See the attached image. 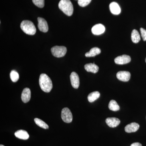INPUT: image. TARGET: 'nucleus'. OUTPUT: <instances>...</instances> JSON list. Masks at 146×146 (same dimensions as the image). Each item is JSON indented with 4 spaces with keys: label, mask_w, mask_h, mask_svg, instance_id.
<instances>
[{
    "label": "nucleus",
    "mask_w": 146,
    "mask_h": 146,
    "mask_svg": "<svg viewBox=\"0 0 146 146\" xmlns=\"http://www.w3.org/2000/svg\"><path fill=\"white\" fill-rule=\"evenodd\" d=\"M39 84L42 91L46 93H49L52 89V82L48 76L46 74H42L40 75Z\"/></svg>",
    "instance_id": "obj_1"
},
{
    "label": "nucleus",
    "mask_w": 146,
    "mask_h": 146,
    "mask_svg": "<svg viewBox=\"0 0 146 146\" xmlns=\"http://www.w3.org/2000/svg\"><path fill=\"white\" fill-rule=\"evenodd\" d=\"M58 7L67 16H70L72 15L74 7L70 0H60L58 3Z\"/></svg>",
    "instance_id": "obj_2"
},
{
    "label": "nucleus",
    "mask_w": 146,
    "mask_h": 146,
    "mask_svg": "<svg viewBox=\"0 0 146 146\" xmlns=\"http://www.w3.org/2000/svg\"><path fill=\"white\" fill-rule=\"evenodd\" d=\"M21 28L24 32L29 35H34L36 33V28L31 21L27 20L22 21Z\"/></svg>",
    "instance_id": "obj_3"
},
{
    "label": "nucleus",
    "mask_w": 146,
    "mask_h": 146,
    "mask_svg": "<svg viewBox=\"0 0 146 146\" xmlns=\"http://www.w3.org/2000/svg\"><path fill=\"white\" fill-rule=\"evenodd\" d=\"M52 53L55 57H62L67 52V48L63 46H55L51 49Z\"/></svg>",
    "instance_id": "obj_4"
},
{
    "label": "nucleus",
    "mask_w": 146,
    "mask_h": 146,
    "mask_svg": "<svg viewBox=\"0 0 146 146\" xmlns=\"http://www.w3.org/2000/svg\"><path fill=\"white\" fill-rule=\"evenodd\" d=\"M61 118L63 121L66 123L72 122L73 120V115L70 110L68 108L62 109L61 114Z\"/></svg>",
    "instance_id": "obj_5"
},
{
    "label": "nucleus",
    "mask_w": 146,
    "mask_h": 146,
    "mask_svg": "<svg viewBox=\"0 0 146 146\" xmlns=\"http://www.w3.org/2000/svg\"><path fill=\"white\" fill-rule=\"evenodd\" d=\"M131 60L130 56L127 55H123L116 57L115 59V62L118 65H124L129 63Z\"/></svg>",
    "instance_id": "obj_6"
},
{
    "label": "nucleus",
    "mask_w": 146,
    "mask_h": 146,
    "mask_svg": "<svg viewBox=\"0 0 146 146\" xmlns=\"http://www.w3.org/2000/svg\"><path fill=\"white\" fill-rule=\"evenodd\" d=\"M38 21V27L39 30L43 32H47L48 31V23L44 18L39 17L37 18Z\"/></svg>",
    "instance_id": "obj_7"
},
{
    "label": "nucleus",
    "mask_w": 146,
    "mask_h": 146,
    "mask_svg": "<svg viewBox=\"0 0 146 146\" xmlns=\"http://www.w3.org/2000/svg\"><path fill=\"white\" fill-rule=\"evenodd\" d=\"M130 73L127 71H120L117 74V77L120 81L127 82L130 79Z\"/></svg>",
    "instance_id": "obj_8"
},
{
    "label": "nucleus",
    "mask_w": 146,
    "mask_h": 146,
    "mask_svg": "<svg viewBox=\"0 0 146 146\" xmlns=\"http://www.w3.org/2000/svg\"><path fill=\"white\" fill-rule=\"evenodd\" d=\"M70 78L71 84L73 88L78 89L80 85L79 77L78 74L75 72H73L71 73Z\"/></svg>",
    "instance_id": "obj_9"
},
{
    "label": "nucleus",
    "mask_w": 146,
    "mask_h": 146,
    "mask_svg": "<svg viewBox=\"0 0 146 146\" xmlns=\"http://www.w3.org/2000/svg\"><path fill=\"white\" fill-rule=\"evenodd\" d=\"M91 31L93 34L95 35H100L105 31V27L102 24H97L92 27Z\"/></svg>",
    "instance_id": "obj_10"
},
{
    "label": "nucleus",
    "mask_w": 146,
    "mask_h": 146,
    "mask_svg": "<svg viewBox=\"0 0 146 146\" xmlns=\"http://www.w3.org/2000/svg\"><path fill=\"white\" fill-rule=\"evenodd\" d=\"M140 127V125L137 123L133 122L127 125L125 127V130L127 133H130L136 132Z\"/></svg>",
    "instance_id": "obj_11"
},
{
    "label": "nucleus",
    "mask_w": 146,
    "mask_h": 146,
    "mask_svg": "<svg viewBox=\"0 0 146 146\" xmlns=\"http://www.w3.org/2000/svg\"><path fill=\"white\" fill-rule=\"evenodd\" d=\"M120 120L119 119L115 117L108 118L106 120V122L108 126L110 127H117L119 125Z\"/></svg>",
    "instance_id": "obj_12"
},
{
    "label": "nucleus",
    "mask_w": 146,
    "mask_h": 146,
    "mask_svg": "<svg viewBox=\"0 0 146 146\" xmlns=\"http://www.w3.org/2000/svg\"><path fill=\"white\" fill-rule=\"evenodd\" d=\"M31 98V91L28 88L24 89L21 95V99L24 103L28 102L29 101Z\"/></svg>",
    "instance_id": "obj_13"
},
{
    "label": "nucleus",
    "mask_w": 146,
    "mask_h": 146,
    "mask_svg": "<svg viewBox=\"0 0 146 146\" xmlns=\"http://www.w3.org/2000/svg\"><path fill=\"white\" fill-rule=\"evenodd\" d=\"M109 7L111 13L114 15H119L121 13V8L117 3L115 2L111 3L110 4Z\"/></svg>",
    "instance_id": "obj_14"
},
{
    "label": "nucleus",
    "mask_w": 146,
    "mask_h": 146,
    "mask_svg": "<svg viewBox=\"0 0 146 146\" xmlns=\"http://www.w3.org/2000/svg\"><path fill=\"white\" fill-rule=\"evenodd\" d=\"M15 136L17 138L22 140H26L28 139L29 135L27 131L24 130H19L15 133Z\"/></svg>",
    "instance_id": "obj_15"
},
{
    "label": "nucleus",
    "mask_w": 146,
    "mask_h": 146,
    "mask_svg": "<svg viewBox=\"0 0 146 146\" xmlns=\"http://www.w3.org/2000/svg\"><path fill=\"white\" fill-rule=\"evenodd\" d=\"M84 68L87 72L96 74L98 72L99 70L98 66L95 63H88L84 65Z\"/></svg>",
    "instance_id": "obj_16"
},
{
    "label": "nucleus",
    "mask_w": 146,
    "mask_h": 146,
    "mask_svg": "<svg viewBox=\"0 0 146 146\" xmlns=\"http://www.w3.org/2000/svg\"><path fill=\"white\" fill-rule=\"evenodd\" d=\"M100 53L101 50L99 48L94 47L91 48L89 52L85 54V56L87 57H94L97 55L100 54Z\"/></svg>",
    "instance_id": "obj_17"
},
{
    "label": "nucleus",
    "mask_w": 146,
    "mask_h": 146,
    "mask_svg": "<svg viewBox=\"0 0 146 146\" xmlns=\"http://www.w3.org/2000/svg\"><path fill=\"white\" fill-rule=\"evenodd\" d=\"M131 39L134 43H138L141 40L140 34L136 29L133 30L131 32Z\"/></svg>",
    "instance_id": "obj_18"
},
{
    "label": "nucleus",
    "mask_w": 146,
    "mask_h": 146,
    "mask_svg": "<svg viewBox=\"0 0 146 146\" xmlns=\"http://www.w3.org/2000/svg\"><path fill=\"white\" fill-rule=\"evenodd\" d=\"M100 94L98 91H94L89 94L88 100L90 102H93L100 98Z\"/></svg>",
    "instance_id": "obj_19"
},
{
    "label": "nucleus",
    "mask_w": 146,
    "mask_h": 146,
    "mask_svg": "<svg viewBox=\"0 0 146 146\" xmlns=\"http://www.w3.org/2000/svg\"><path fill=\"white\" fill-rule=\"evenodd\" d=\"M108 108L109 109L113 111H117L120 110V107L118 105L116 101L114 100H111L110 102L109 105H108Z\"/></svg>",
    "instance_id": "obj_20"
},
{
    "label": "nucleus",
    "mask_w": 146,
    "mask_h": 146,
    "mask_svg": "<svg viewBox=\"0 0 146 146\" xmlns=\"http://www.w3.org/2000/svg\"><path fill=\"white\" fill-rule=\"evenodd\" d=\"M34 121L35 123L40 127L43 128L44 129H48L49 128L48 125L44 121L40 119H38V118H35L34 119Z\"/></svg>",
    "instance_id": "obj_21"
},
{
    "label": "nucleus",
    "mask_w": 146,
    "mask_h": 146,
    "mask_svg": "<svg viewBox=\"0 0 146 146\" xmlns=\"http://www.w3.org/2000/svg\"><path fill=\"white\" fill-rule=\"evenodd\" d=\"M10 76L11 79L13 82H16L19 80V74L16 71H11L10 73Z\"/></svg>",
    "instance_id": "obj_22"
},
{
    "label": "nucleus",
    "mask_w": 146,
    "mask_h": 146,
    "mask_svg": "<svg viewBox=\"0 0 146 146\" xmlns=\"http://www.w3.org/2000/svg\"><path fill=\"white\" fill-rule=\"evenodd\" d=\"M33 2L36 6L43 8L44 6V0H32Z\"/></svg>",
    "instance_id": "obj_23"
},
{
    "label": "nucleus",
    "mask_w": 146,
    "mask_h": 146,
    "mask_svg": "<svg viewBox=\"0 0 146 146\" xmlns=\"http://www.w3.org/2000/svg\"><path fill=\"white\" fill-rule=\"evenodd\" d=\"M91 0H78L79 5L82 7L86 6L91 3Z\"/></svg>",
    "instance_id": "obj_24"
},
{
    "label": "nucleus",
    "mask_w": 146,
    "mask_h": 146,
    "mask_svg": "<svg viewBox=\"0 0 146 146\" xmlns=\"http://www.w3.org/2000/svg\"><path fill=\"white\" fill-rule=\"evenodd\" d=\"M140 31H141V36L143 38V40L144 41H146V30L145 29L141 28L140 29Z\"/></svg>",
    "instance_id": "obj_25"
},
{
    "label": "nucleus",
    "mask_w": 146,
    "mask_h": 146,
    "mask_svg": "<svg viewBox=\"0 0 146 146\" xmlns=\"http://www.w3.org/2000/svg\"><path fill=\"white\" fill-rule=\"evenodd\" d=\"M130 146H143L140 143H134L131 145Z\"/></svg>",
    "instance_id": "obj_26"
},
{
    "label": "nucleus",
    "mask_w": 146,
    "mask_h": 146,
    "mask_svg": "<svg viewBox=\"0 0 146 146\" xmlns=\"http://www.w3.org/2000/svg\"><path fill=\"white\" fill-rule=\"evenodd\" d=\"M0 146H4L3 145H0Z\"/></svg>",
    "instance_id": "obj_27"
},
{
    "label": "nucleus",
    "mask_w": 146,
    "mask_h": 146,
    "mask_svg": "<svg viewBox=\"0 0 146 146\" xmlns=\"http://www.w3.org/2000/svg\"><path fill=\"white\" fill-rule=\"evenodd\" d=\"M145 62H146V58H145Z\"/></svg>",
    "instance_id": "obj_28"
}]
</instances>
